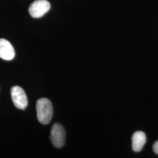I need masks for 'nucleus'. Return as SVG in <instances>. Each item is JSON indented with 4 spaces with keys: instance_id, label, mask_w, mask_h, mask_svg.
I'll list each match as a JSON object with an SVG mask.
<instances>
[{
    "instance_id": "f257e3e1",
    "label": "nucleus",
    "mask_w": 158,
    "mask_h": 158,
    "mask_svg": "<svg viewBox=\"0 0 158 158\" xmlns=\"http://www.w3.org/2000/svg\"><path fill=\"white\" fill-rule=\"evenodd\" d=\"M37 118L42 124H48L53 117V106L51 101L46 98H42L36 102Z\"/></svg>"
},
{
    "instance_id": "f03ea898",
    "label": "nucleus",
    "mask_w": 158,
    "mask_h": 158,
    "mask_svg": "<svg viewBox=\"0 0 158 158\" xmlns=\"http://www.w3.org/2000/svg\"><path fill=\"white\" fill-rule=\"evenodd\" d=\"M50 138L54 147L60 148L64 146L66 141V132L62 125L56 123L52 126Z\"/></svg>"
},
{
    "instance_id": "7ed1b4c3",
    "label": "nucleus",
    "mask_w": 158,
    "mask_h": 158,
    "mask_svg": "<svg viewBox=\"0 0 158 158\" xmlns=\"http://www.w3.org/2000/svg\"><path fill=\"white\" fill-rule=\"evenodd\" d=\"M51 9V4L47 0H36L29 8V12L31 17L39 18L43 17Z\"/></svg>"
},
{
    "instance_id": "20e7f679",
    "label": "nucleus",
    "mask_w": 158,
    "mask_h": 158,
    "mask_svg": "<svg viewBox=\"0 0 158 158\" xmlns=\"http://www.w3.org/2000/svg\"><path fill=\"white\" fill-rule=\"evenodd\" d=\"M11 94L15 107L20 110H25L28 106V99L23 89L19 86H14L11 88Z\"/></svg>"
},
{
    "instance_id": "39448f33",
    "label": "nucleus",
    "mask_w": 158,
    "mask_h": 158,
    "mask_svg": "<svg viewBox=\"0 0 158 158\" xmlns=\"http://www.w3.org/2000/svg\"><path fill=\"white\" fill-rule=\"evenodd\" d=\"M15 51L11 44L7 40L0 39V58L11 60L15 57Z\"/></svg>"
},
{
    "instance_id": "423d86ee",
    "label": "nucleus",
    "mask_w": 158,
    "mask_h": 158,
    "mask_svg": "<svg viewBox=\"0 0 158 158\" xmlns=\"http://www.w3.org/2000/svg\"><path fill=\"white\" fill-rule=\"evenodd\" d=\"M147 141V137L144 132L137 131L132 138V147L135 152H140Z\"/></svg>"
},
{
    "instance_id": "0eeeda50",
    "label": "nucleus",
    "mask_w": 158,
    "mask_h": 158,
    "mask_svg": "<svg viewBox=\"0 0 158 158\" xmlns=\"http://www.w3.org/2000/svg\"><path fill=\"white\" fill-rule=\"evenodd\" d=\"M153 151H154L156 153V154H158V141L156 142L153 144Z\"/></svg>"
}]
</instances>
